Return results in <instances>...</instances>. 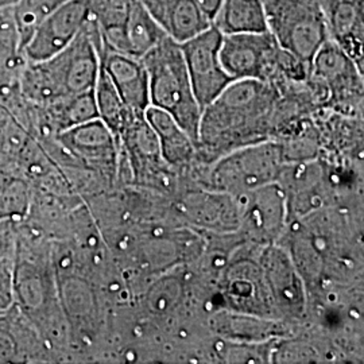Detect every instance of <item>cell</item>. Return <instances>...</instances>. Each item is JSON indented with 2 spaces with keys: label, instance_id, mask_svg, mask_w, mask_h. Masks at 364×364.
Listing matches in <instances>:
<instances>
[{
  "label": "cell",
  "instance_id": "obj_1",
  "mask_svg": "<svg viewBox=\"0 0 364 364\" xmlns=\"http://www.w3.org/2000/svg\"><path fill=\"white\" fill-rule=\"evenodd\" d=\"M279 90L267 81L234 80L203 111L196 165L205 166L234 150L273 139Z\"/></svg>",
  "mask_w": 364,
  "mask_h": 364
},
{
  "label": "cell",
  "instance_id": "obj_2",
  "mask_svg": "<svg viewBox=\"0 0 364 364\" xmlns=\"http://www.w3.org/2000/svg\"><path fill=\"white\" fill-rule=\"evenodd\" d=\"M100 34L92 19L63 52L41 63H26L19 73V91L33 105L93 91L100 70Z\"/></svg>",
  "mask_w": 364,
  "mask_h": 364
},
{
  "label": "cell",
  "instance_id": "obj_3",
  "mask_svg": "<svg viewBox=\"0 0 364 364\" xmlns=\"http://www.w3.org/2000/svg\"><path fill=\"white\" fill-rule=\"evenodd\" d=\"M141 60L149 75L150 105L169 114L196 144L201 108L188 75L181 45L166 36Z\"/></svg>",
  "mask_w": 364,
  "mask_h": 364
},
{
  "label": "cell",
  "instance_id": "obj_4",
  "mask_svg": "<svg viewBox=\"0 0 364 364\" xmlns=\"http://www.w3.org/2000/svg\"><path fill=\"white\" fill-rule=\"evenodd\" d=\"M284 165L281 144L270 139L245 146L203 166L198 181L209 191L239 197L277 182Z\"/></svg>",
  "mask_w": 364,
  "mask_h": 364
},
{
  "label": "cell",
  "instance_id": "obj_5",
  "mask_svg": "<svg viewBox=\"0 0 364 364\" xmlns=\"http://www.w3.org/2000/svg\"><path fill=\"white\" fill-rule=\"evenodd\" d=\"M267 30L281 49L312 65L313 57L329 39L318 0H263Z\"/></svg>",
  "mask_w": 364,
  "mask_h": 364
},
{
  "label": "cell",
  "instance_id": "obj_6",
  "mask_svg": "<svg viewBox=\"0 0 364 364\" xmlns=\"http://www.w3.org/2000/svg\"><path fill=\"white\" fill-rule=\"evenodd\" d=\"M309 78L326 88L324 108L358 117L363 107V70L336 42L328 39L313 57Z\"/></svg>",
  "mask_w": 364,
  "mask_h": 364
},
{
  "label": "cell",
  "instance_id": "obj_7",
  "mask_svg": "<svg viewBox=\"0 0 364 364\" xmlns=\"http://www.w3.org/2000/svg\"><path fill=\"white\" fill-rule=\"evenodd\" d=\"M218 287L223 305L219 311L277 320L258 258H230L218 274Z\"/></svg>",
  "mask_w": 364,
  "mask_h": 364
},
{
  "label": "cell",
  "instance_id": "obj_8",
  "mask_svg": "<svg viewBox=\"0 0 364 364\" xmlns=\"http://www.w3.org/2000/svg\"><path fill=\"white\" fill-rule=\"evenodd\" d=\"M119 144L132 183L169 191L176 171L161 156L156 132L144 115L131 114L119 135Z\"/></svg>",
  "mask_w": 364,
  "mask_h": 364
},
{
  "label": "cell",
  "instance_id": "obj_9",
  "mask_svg": "<svg viewBox=\"0 0 364 364\" xmlns=\"http://www.w3.org/2000/svg\"><path fill=\"white\" fill-rule=\"evenodd\" d=\"M258 260L277 320L287 323L304 318L309 305L308 290L287 250L278 243L263 246Z\"/></svg>",
  "mask_w": 364,
  "mask_h": 364
},
{
  "label": "cell",
  "instance_id": "obj_10",
  "mask_svg": "<svg viewBox=\"0 0 364 364\" xmlns=\"http://www.w3.org/2000/svg\"><path fill=\"white\" fill-rule=\"evenodd\" d=\"M281 48L270 31L224 34L221 65L232 80H260L273 84Z\"/></svg>",
  "mask_w": 364,
  "mask_h": 364
},
{
  "label": "cell",
  "instance_id": "obj_11",
  "mask_svg": "<svg viewBox=\"0 0 364 364\" xmlns=\"http://www.w3.org/2000/svg\"><path fill=\"white\" fill-rule=\"evenodd\" d=\"M223 33L210 25L181 45L182 55L201 111L212 103L234 80L221 65Z\"/></svg>",
  "mask_w": 364,
  "mask_h": 364
},
{
  "label": "cell",
  "instance_id": "obj_12",
  "mask_svg": "<svg viewBox=\"0 0 364 364\" xmlns=\"http://www.w3.org/2000/svg\"><path fill=\"white\" fill-rule=\"evenodd\" d=\"M239 230L248 242L260 247L277 243L287 227V197L278 182L235 197Z\"/></svg>",
  "mask_w": 364,
  "mask_h": 364
},
{
  "label": "cell",
  "instance_id": "obj_13",
  "mask_svg": "<svg viewBox=\"0 0 364 364\" xmlns=\"http://www.w3.org/2000/svg\"><path fill=\"white\" fill-rule=\"evenodd\" d=\"M92 19L91 0H66L34 30L22 50L25 61L41 63L63 52Z\"/></svg>",
  "mask_w": 364,
  "mask_h": 364
},
{
  "label": "cell",
  "instance_id": "obj_14",
  "mask_svg": "<svg viewBox=\"0 0 364 364\" xmlns=\"http://www.w3.org/2000/svg\"><path fill=\"white\" fill-rule=\"evenodd\" d=\"M177 210L186 223L203 231L231 234L239 230L237 201L232 196L200 186L183 195Z\"/></svg>",
  "mask_w": 364,
  "mask_h": 364
},
{
  "label": "cell",
  "instance_id": "obj_15",
  "mask_svg": "<svg viewBox=\"0 0 364 364\" xmlns=\"http://www.w3.org/2000/svg\"><path fill=\"white\" fill-rule=\"evenodd\" d=\"M100 64L131 114L144 115L150 107V90L142 60L100 46Z\"/></svg>",
  "mask_w": 364,
  "mask_h": 364
},
{
  "label": "cell",
  "instance_id": "obj_16",
  "mask_svg": "<svg viewBox=\"0 0 364 364\" xmlns=\"http://www.w3.org/2000/svg\"><path fill=\"white\" fill-rule=\"evenodd\" d=\"M318 3L326 15L329 39L363 70V0H318Z\"/></svg>",
  "mask_w": 364,
  "mask_h": 364
},
{
  "label": "cell",
  "instance_id": "obj_17",
  "mask_svg": "<svg viewBox=\"0 0 364 364\" xmlns=\"http://www.w3.org/2000/svg\"><path fill=\"white\" fill-rule=\"evenodd\" d=\"M144 117L156 132L161 156L171 169L186 170L196 165L195 142L169 114L150 105Z\"/></svg>",
  "mask_w": 364,
  "mask_h": 364
},
{
  "label": "cell",
  "instance_id": "obj_18",
  "mask_svg": "<svg viewBox=\"0 0 364 364\" xmlns=\"http://www.w3.org/2000/svg\"><path fill=\"white\" fill-rule=\"evenodd\" d=\"M282 324L284 321L274 318L219 311L215 314L212 328L227 340L237 338L243 343H255L279 335V326Z\"/></svg>",
  "mask_w": 364,
  "mask_h": 364
},
{
  "label": "cell",
  "instance_id": "obj_19",
  "mask_svg": "<svg viewBox=\"0 0 364 364\" xmlns=\"http://www.w3.org/2000/svg\"><path fill=\"white\" fill-rule=\"evenodd\" d=\"M223 34L263 33L267 30L263 0H223L213 23Z\"/></svg>",
  "mask_w": 364,
  "mask_h": 364
},
{
  "label": "cell",
  "instance_id": "obj_20",
  "mask_svg": "<svg viewBox=\"0 0 364 364\" xmlns=\"http://www.w3.org/2000/svg\"><path fill=\"white\" fill-rule=\"evenodd\" d=\"M168 34L141 0L131 1L126 21L127 54L142 58Z\"/></svg>",
  "mask_w": 364,
  "mask_h": 364
},
{
  "label": "cell",
  "instance_id": "obj_21",
  "mask_svg": "<svg viewBox=\"0 0 364 364\" xmlns=\"http://www.w3.org/2000/svg\"><path fill=\"white\" fill-rule=\"evenodd\" d=\"M33 186L19 174L0 171V221L26 220L31 208Z\"/></svg>",
  "mask_w": 364,
  "mask_h": 364
},
{
  "label": "cell",
  "instance_id": "obj_22",
  "mask_svg": "<svg viewBox=\"0 0 364 364\" xmlns=\"http://www.w3.org/2000/svg\"><path fill=\"white\" fill-rule=\"evenodd\" d=\"M93 95L97 108V117L119 139V135L123 130L127 119L130 117L131 112L123 103L115 85L105 73L102 64L93 88Z\"/></svg>",
  "mask_w": 364,
  "mask_h": 364
},
{
  "label": "cell",
  "instance_id": "obj_23",
  "mask_svg": "<svg viewBox=\"0 0 364 364\" xmlns=\"http://www.w3.org/2000/svg\"><path fill=\"white\" fill-rule=\"evenodd\" d=\"M18 223L0 221V313L14 305V277L16 266Z\"/></svg>",
  "mask_w": 364,
  "mask_h": 364
},
{
  "label": "cell",
  "instance_id": "obj_24",
  "mask_svg": "<svg viewBox=\"0 0 364 364\" xmlns=\"http://www.w3.org/2000/svg\"><path fill=\"white\" fill-rule=\"evenodd\" d=\"M26 64L13 7L0 9V75L19 77Z\"/></svg>",
  "mask_w": 364,
  "mask_h": 364
},
{
  "label": "cell",
  "instance_id": "obj_25",
  "mask_svg": "<svg viewBox=\"0 0 364 364\" xmlns=\"http://www.w3.org/2000/svg\"><path fill=\"white\" fill-rule=\"evenodd\" d=\"M66 0H18L13 6L14 18L21 34L22 50L39 23Z\"/></svg>",
  "mask_w": 364,
  "mask_h": 364
},
{
  "label": "cell",
  "instance_id": "obj_26",
  "mask_svg": "<svg viewBox=\"0 0 364 364\" xmlns=\"http://www.w3.org/2000/svg\"><path fill=\"white\" fill-rule=\"evenodd\" d=\"M183 285L176 277H166L154 284L147 293V308L150 312L162 314L173 311L182 299Z\"/></svg>",
  "mask_w": 364,
  "mask_h": 364
},
{
  "label": "cell",
  "instance_id": "obj_27",
  "mask_svg": "<svg viewBox=\"0 0 364 364\" xmlns=\"http://www.w3.org/2000/svg\"><path fill=\"white\" fill-rule=\"evenodd\" d=\"M0 363H23L19 344L4 312L0 313Z\"/></svg>",
  "mask_w": 364,
  "mask_h": 364
},
{
  "label": "cell",
  "instance_id": "obj_28",
  "mask_svg": "<svg viewBox=\"0 0 364 364\" xmlns=\"http://www.w3.org/2000/svg\"><path fill=\"white\" fill-rule=\"evenodd\" d=\"M197 6L200 7V10L203 14L208 18L209 22L213 23L216 15L220 10L221 1L223 0H195Z\"/></svg>",
  "mask_w": 364,
  "mask_h": 364
},
{
  "label": "cell",
  "instance_id": "obj_29",
  "mask_svg": "<svg viewBox=\"0 0 364 364\" xmlns=\"http://www.w3.org/2000/svg\"><path fill=\"white\" fill-rule=\"evenodd\" d=\"M18 0H0V9H6V7H13L14 4Z\"/></svg>",
  "mask_w": 364,
  "mask_h": 364
}]
</instances>
